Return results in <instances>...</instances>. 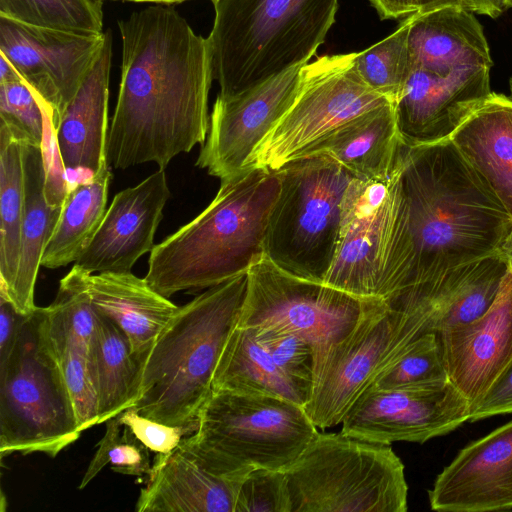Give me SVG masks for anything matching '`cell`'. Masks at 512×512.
Masks as SVG:
<instances>
[{
  "mask_svg": "<svg viewBox=\"0 0 512 512\" xmlns=\"http://www.w3.org/2000/svg\"><path fill=\"white\" fill-rule=\"evenodd\" d=\"M404 469L390 445L318 432L283 471L291 512H406Z\"/></svg>",
  "mask_w": 512,
  "mask_h": 512,
  "instance_id": "obj_8",
  "label": "cell"
},
{
  "mask_svg": "<svg viewBox=\"0 0 512 512\" xmlns=\"http://www.w3.org/2000/svg\"><path fill=\"white\" fill-rule=\"evenodd\" d=\"M88 292L96 310L119 326L144 364L179 308L130 271L90 274Z\"/></svg>",
  "mask_w": 512,
  "mask_h": 512,
  "instance_id": "obj_24",
  "label": "cell"
},
{
  "mask_svg": "<svg viewBox=\"0 0 512 512\" xmlns=\"http://www.w3.org/2000/svg\"><path fill=\"white\" fill-rule=\"evenodd\" d=\"M490 69L473 67L441 76L413 68L394 103L404 142L420 145L449 139L492 93Z\"/></svg>",
  "mask_w": 512,
  "mask_h": 512,
  "instance_id": "obj_18",
  "label": "cell"
},
{
  "mask_svg": "<svg viewBox=\"0 0 512 512\" xmlns=\"http://www.w3.org/2000/svg\"><path fill=\"white\" fill-rule=\"evenodd\" d=\"M280 189L278 170L262 167L221 180L215 198L197 217L155 245L147 283L170 298L247 273L265 257L267 226Z\"/></svg>",
  "mask_w": 512,
  "mask_h": 512,
  "instance_id": "obj_3",
  "label": "cell"
},
{
  "mask_svg": "<svg viewBox=\"0 0 512 512\" xmlns=\"http://www.w3.org/2000/svg\"><path fill=\"white\" fill-rule=\"evenodd\" d=\"M413 68L446 76L473 67L493 66L483 27L474 12L446 6L408 16Z\"/></svg>",
  "mask_w": 512,
  "mask_h": 512,
  "instance_id": "obj_23",
  "label": "cell"
},
{
  "mask_svg": "<svg viewBox=\"0 0 512 512\" xmlns=\"http://www.w3.org/2000/svg\"><path fill=\"white\" fill-rule=\"evenodd\" d=\"M23 80L12 63L0 54V83Z\"/></svg>",
  "mask_w": 512,
  "mask_h": 512,
  "instance_id": "obj_46",
  "label": "cell"
},
{
  "mask_svg": "<svg viewBox=\"0 0 512 512\" xmlns=\"http://www.w3.org/2000/svg\"><path fill=\"white\" fill-rule=\"evenodd\" d=\"M144 365L132 352L126 334L110 318L98 312L89 345V369L97 397L98 424L135 404Z\"/></svg>",
  "mask_w": 512,
  "mask_h": 512,
  "instance_id": "obj_29",
  "label": "cell"
},
{
  "mask_svg": "<svg viewBox=\"0 0 512 512\" xmlns=\"http://www.w3.org/2000/svg\"><path fill=\"white\" fill-rule=\"evenodd\" d=\"M122 421L133 434L157 454H168L176 449L186 436L196 430L186 426L166 425L141 415L133 406L120 412Z\"/></svg>",
  "mask_w": 512,
  "mask_h": 512,
  "instance_id": "obj_40",
  "label": "cell"
},
{
  "mask_svg": "<svg viewBox=\"0 0 512 512\" xmlns=\"http://www.w3.org/2000/svg\"><path fill=\"white\" fill-rule=\"evenodd\" d=\"M48 333L71 395L79 429L98 425V405L89 369L90 341L48 322Z\"/></svg>",
  "mask_w": 512,
  "mask_h": 512,
  "instance_id": "obj_34",
  "label": "cell"
},
{
  "mask_svg": "<svg viewBox=\"0 0 512 512\" xmlns=\"http://www.w3.org/2000/svg\"><path fill=\"white\" fill-rule=\"evenodd\" d=\"M508 8L506 0H468V9L474 13L497 18Z\"/></svg>",
  "mask_w": 512,
  "mask_h": 512,
  "instance_id": "obj_44",
  "label": "cell"
},
{
  "mask_svg": "<svg viewBox=\"0 0 512 512\" xmlns=\"http://www.w3.org/2000/svg\"><path fill=\"white\" fill-rule=\"evenodd\" d=\"M253 329V328H252ZM257 340L275 363L289 376L312 388L314 351L312 346L295 333L254 329Z\"/></svg>",
  "mask_w": 512,
  "mask_h": 512,
  "instance_id": "obj_39",
  "label": "cell"
},
{
  "mask_svg": "<svg viewBox=\"0 0 512 512\" xmlns=\"http://www.w3.org/2000/svg\"><path fill=\"white\" fill-rule=\"evenodd\" d=\"M118 26L122 68L107 160L116 169L148 162L165 169L206 140L214 79L208 40L169 7L133 12Z\"/></svg>",
  "mask_w": 512,
  "mask_h": 512,
  "instance_id": "obj_1",
  "label": "cell"
},
{
  "mask_svg": "<svg viewBox=\"0 0 512 512\" xmlns=\"http://www.w3.org/2000/svg\"><path fill=\"white\" fill-rule=\"evenodd\" d=\"M432 510L512 509V421L462 448L428 491Z\"/></svg>",
  "mask_w": 512,
  "mask_h": 512,
  "instance_id": "obj_19",
  "label": "cell"
},
{
  "mask_svg": "<svg viewBox=\"0 0 512 512\" xmlns=\"http://www.w3.org/2000/svg\"><path fill=\"white\" fill-rule=\"evenodd\" d=\"M446 6H459L468 9V0H416V12H424Z\"/></svg>",
  "mask_w": 512,
  "mask_h": 512,
  "instance_id": "obj_45",
  "label": "cell"
},
{
  "mask_svg": "<svg viewBox=\"0 0 512 512\" xmlns=\"http://www.w3.org/2000/svg\"><path fill=\"white\" fill-rule=\"evenodd\" d=\"M318 434L303 406L261 394L214 391L182 448L235 482L254 469L283 470Z\"/></svg>",
  "mask_w": 512,
  "mask_h": 512,
  "instance_id": "obj_6",
  "label": "cell"
},
{
  "mask_svg": "<svg viewBox=\"0 0 512 512\" xmlns=\"http://www.w3.org/2000/svg\"><path fill=\"white\" fill-rule=\"evenodd\" d=\"M507 6L512 7V0H506Z\"/></svg>",
  "mask_w": 512,
  "mask_h": 512,
  "instance_id": "obj_50",
  "label": "cell"
},
{
  "mask_svg": "<svg viewBox=\"0 0 512 512\" xmlns=\"http://www.w3.org/2000/svg\"><path fill=\"white\" fill-rule=\"evenodd\" d=\"M212 390L283 398L305 407L311 389L286 374L252 328L236 326L217 364Z\"/></svg>",
  "mask_w": 512,
  "mask_h": 512,
  "instance_id": "obj_28",
  "label": "cell"
},
{
  "mask_svg": "<svg viewBox=\"0 0 512 512\" xmlns=\"http://www.w3.org/2000/svg\"><path fill=\"white\" fill-rule=\"evenodd\" d=\"M437 335L448 380L472 408L512 362V269L483 315Z\"/></svg>",
  "mask_w": 512,
  "mask_h": 512,
  "instance_id": "obj_17",
  "label": "cell"
},
{
  "mask_svg": "<svg viewBox=\"0 0 512 512\" xmlns=\"http://www.w3.org/2000/svg\"><path fill=\"white\" fill-rule=\"evenodd\" d=\"M110 165L70 187L55 229L44 250L41 266L57 269L75 262L91 242L106 214Z\"/></svg>",
  "mask_w": 512,
  "mask_h": 512,
  "instance_id": "obj_30",
  "label": "cell"
},
{
  "mask_svg": "<svg viewBox=\"0 0 512 512\" xmlns=\"http://www.w3.org/2000/svg\"><path fill=\"white\" fill-rule=\"evenodd\" d=\"M279 196L270 214L265 258L282 270L324 282L333 263L351 181L356 177L325 154H312L278 169Z\"/></svg>",
  "mask_w": 512,
  "mask_h": 512,
  "instance_id": "obj_9",
  "label": "cell"
},
{
  "mask_svg": "<svg viewBox=\"0 0 512 512\" xmlns=\"http://www.w3.org/2000/svg\"><path fill=\"white\" fill-rule=\"evenodd\" d=\"M0 15L55 30L104 32L103 0H0Z\"/></svg>",
  "mask_w": 512,
  "mask_h": 512,
  "instance_id": "obj_33",
  "label": "cell"
},
{
  "mask_svg": "<svg viewBox=\"0 0 512 512\" xmlns=\"http://www.w3.org/2000/svg\"><path fill=\"white\" fill-rule=\"evenodd\" d=\"M106 423L104 436L79 484L84 489L108 464L113 471L136 477L149 476L152 471L149 449L133 434L117 414Z\"/></svg>",
  "mask_w": 512,
  "mask_h": 512,
  "instance_id": "obj_36",
  "label": "cell"
},
{
  "mask_svg": "<svg viewBox=\"0 0 512 512\" xmlns=\"http://www.w3.org/2000/svg\"><path fill=\"white\" fill-rule=\"evenodd\" d=\"M409 29L410 19L406 17L391 35L354 55V67L362 80L393 104L413 70Z\"/></svg>",
  "mask_w": 512,
  "mask_h": 512,
  "instance_id": "obj_32",
  "label": "cell"
},
{
  "mask_svg": "<svg viewBox=\"0 0 512 512\" xmlns=\"http://www.w3.org/2000/svg\"><path fill=\"white\" fill-rule=\"evenodd\" d=\"M449 139L512 217V97L492 92Z\"/></svg>",
  "mask_w": 512,
  "mask_h": 512,
  "instance_id": "obj_25",
  "label": "cell"
},
{
  "mask_svg": "<svg viewBox=\"0 0 512 512\" xmlns=\"http://www.w3.org/2000/svg\"><path fill=\"white\" fill-rule=\"evenodd\" d=\"M304 65L236 95H218L196 166L220 180L250 169L255 151L296 99Z\"/></svg>",
  "mask_w": 512,
  "mask_h": 512,
  "instance_id": "obj_15",
  "label": "cell"
},
{
  "mask_svg": "<svg viewBox=\"0 0 512 512\" xmlns=\"http://www.w3.org/2000/svg\"><path fill=\"white\" fill-rule=\"evenodd\" d=\"M512 413V362L488 393L472 408L469 421Z\"/></svg>",
  "mask_w": 512,
  "mask_h": 512,
  "instance_id": "obj_41",
  "label": "cell"
},
{
  "mask_svg": "<svg viewBox=\"0 0 512 512\" xmlns=\"http://www.w3.org/2000/svg\"><path fill=\"white\" fill-rule=\"evenodd\" d=\"M447 381L437 332H430L412 342L366 388L419 387Z\"/></svg>",
  "mask_w": 512,
  "mask_h": 512,
  "instance_id": "obj_35",
  "label": "cell"
},
{
  "mask_svg": "<svg viewBox=\"0 0 512 512\" xmlns=\"http://www.w3.org/2000/svg\"><path fill=\"white\" fill-rule=\"evenodd\" d=\"M395 173L387 180L355 177L351 181L343 202L335 257L324 283L361 298L380 299Z\"/></svg>",
  "mask_w": 512,
  "mask_h": 512,
  "instance_id": "obj_16",
  "label": "cell"
},
{
  "mask_svg": "<svg viewBox=\"0 0 512 512\" xmlns=\"http://www.w3.org/2000/svg\"><path fill=\"white\" fill-rule=\"evenodd\" d=\"M354 55H325L304 65L296 99L257 148L250 168L278 170L308 156L347 122L390 102L362 80Z\"/></svg>",
  "mask_w": 512,
  "mask_h": 512,
  "instance_id": "obj_12",
  "label": "cell"
},
{
  "mask_svg": "<svg viewBox=\"0 0 512 512\" xmlns=\"http://www.w3.org/2000/svg\"><path fill=\"white\" fill-rule=\"evenodd\" d=\"M212 2V72L227 97L308 63L335 22L339 0Z\"/></svg>",
  "mask_w": 512,
  "mask_h": 512,
  "instance_id": "obj_5",
  "label": "cell"
},
{
  "mask_svg": "<svg viewBox=\"0 0 512 512\" xmlns=\"http://www.w3.org/2000/svg\"><path fill=\"white\" fill-rule=\"evenodd\" d=\"M0 120L20 131L29 142L43 146L47 115L23 80L0 83Z\"/></svg>",
  "mask_w": 512,
  "mask_h": 512,
  "instance_id": "obj_37",
  "label": "cell"
},
{
  "mask_svg": "<svg viewBox=\"0 0 512 512\" xmlns=\"http://www.w3.org/2000/svg\"><path fill=\"white\" fill-rule=\"evenodd\" d=\"M25 203L18 269L10 293L4 297L22 315L37 307L34 289L46 245L55 229L62 206L49 204L45 194L46 167L43 146L29 141L24 146ZM1 296V295H0Z\"/></svg>",
  "mask_w": 512,
  "mask_h": 512,
  "instance_id": "obj_27",
  "label": "cell"
},
{
  "mask_svg": "<svg viewBox=\"0 0 512 512\" xmlns=\"http://www.w3.org/2000/svg\"><path fill=\"white\" fill-rule=\"evenodd\" d=\"M26 141L20 131L0 121V295L4 297L13 287L20 258Z\"/></svg>",
  "mask_w": 512,
  "mask_h": 512,
  "instance_id": "obj_31",
  "label": "cell"
},
{
  "mask_svg": "<svg viewBox=\"0 0 512 512\" xmlns=\"http://www.w3.org/2000/svg\"><path fill=\"white\" fill-rule=\"evenodd\" d=\"M247 284L248 272L207 288L178 308L145 362L133 405L141 415L197 430L217 364L239 321Z\"/></svg>",
  "mask_w": 512,
  "mask_h": 512,
  "instance_id": "obj_4",
  "label": "cell"
},
{
  "mask_svg": "<svg viewBox=\"0 0 512 512\" xmlns=\"http://www.w3.org/2000/svg\"><path fill=\"white\" fill-rule=\"evenodd\" d=\"M74 404L52 346L47 308L36 307L0 363V456L54 458L81 435Z\"/></svg>",
  "mask_w": 512,
  "mask_h": 512,
  "instance_id": "obj_7",
  "label": "cell"
},
{
  "mask_svg": "<svg viewBox=\"0 0 512 512\" xmlns=\"http://www.w3.org/2000/svg\"><path fill=\"white\" fill-rule=\"evenodd\" d=\"M436 332L433 319L398 296L381 301L340 342L314 362L304 409L317 428L343 417L382 369L420 336Z\"/></svg>",
  "mask_w": 512,
  "mask_h": 512,
  "instance_id": "obj_10",
  "label": "cell"
},
{
  "mask_svg": "<svg viewBox=\"0 0 512 512\" xmlns=\"http://www.w3.org/2000/svg\"><path fill=\"white\" fill-rule=\"evenodd\" d=\"M381 19H401L416 12V0H369Z\"/></svg>",
  "mask_w": 512,
  "mask_h": 512,
  "instance_id": "obj_43",
  "label": "cell"
},
{
  "mask_svg": "<svg viewBox=\"0 0 512 512\" xmlns=\"http://www.w3.org/2000/svg\"><path fill=\"white\" fill-rule=\"evenodd\" d=\"M510 96L512 97V77L509 80Z\"/></svg>",
  "mask_w": 512,
  "mask_h": 512,
  "instance_id": "obj_49",
  "label": "cell"
},
{
  "mask_svg": "<svg viewBox=\"0 0 512 512\" xmlns=\"http://www.w3.org/2000/svg\"><path fill=\"white\" fill-rule=\"evenodd\" d=\"M123 1H131V2H154V3L170 4V3L183 2V1H186V0H123Z\"/></svg>",
  "mask_w": 512,
  "mask_h": 512,
  "instance_id": "obj_48",
  "label": "cell"
},
{
  "mask_svg": "<svg viewBox=\"0 0 512 512\" xmlns=\"http://www.w3.org/2000/svg\"><path fill=\"white\" fill-rule=\"evenodd\" d=\"M234 512H291L284 471L252 470L239 485Z\"/></svg>",
  "mask_w": 512,
  "mask_h": 512,
  "instance_id": "obj_38",
  "label": "cell"
},
{
  "mask_svg": "<svg viewBox=\"0 0 512 512\" xmlns=\"http://www.w3.org/2000/svg\"><path fill=\"white\" fill-rule=\"evenodd\" d=\"M512 217L450 139L405 144L382 262V300L500 251Z\"/></svg>",
  "mask_w": 512,
  "mask_h": 512,
  "instance_id": "obj_2",
  "label": "cell"
},
{
  "mask_svg": "<svg viewBox=\"0 0 512 512\" xmlns=\"http://www.w3.org/2000/svg\"><path fill=\"white\" fill-rule=\"evenodd\" d=\"M106 37L27 25L0 15V54L42 104L53 134Z\"/></svg>",
  "mask_w": 512,
  "mask_h": 512,
  "instance_id": "obj_13",
  "label": "cell"
},
{
  "mask_svg": "<svg viewBox=\"0 0 512 512\" xmlns=\"http://www.w3.org/2000/svg\"><path fill=\"white\" fill-rule=\"evenodd\" d=\"M471 406L450 381L419 387L366 388L351 405L341 433L364 441L424 443L469 421Z\"/></svg>",
  "mask_w": 512,
  "mask_h": 512,
  "instance_id": "obj_14",
  "label": "cell"
},
{
  "mask_svg": "<svg viewBox=\"0 0 512 512\" xmlns=\"http://www.w3.org/2000/svg\"><path fill=\"white\" fill-rule=\"evenodd\" d=\"M112 33L105 41L77 93L65 108L53 134L66 170L99 171L107 160L109 79Z\"/></svg>",
  "mask_w": 512,
  "mask_h": 512,
  "instance_id": "obj_22",
  "label": "cell"
},
{
  "mask_svg": "<svg viewBox=\"0 0 512 512\" xmlns=\"http://www.w3.org/2000/svg\"><path fill=\"white\" fill-rule=\"evenodd\" d=\"M381 301L295 276L264 257L248 271L237 326L295 333L312 346L315 362Z\"/></svg>",
  "mask_w": 512,
  "mask_h": 512,
  "instance_id": "obj_11",
  "label": "cell"
},
{
  "mask_svg": "<svg viewBox=\"0 0 512 512\" xmlns=\"http://www.w3.org/2000/svg\"><path fill=\"white\" fill-rule=\"evenodd\" d=\"M500 251L508 261L509 267L512 269V229L507 236L506 240L501 246Z\"/></svg>",
  "mask_w": 512,
  "mask_h": 512,
  "instance_id": "obj_47",
  "label": "cell"
},
{
  "mask_svg": "<svg viewBox=\"0 0 512 512\" xmlns=\"http://www.w3.org/2000/svg\"><path fill=\"white\" fill-rule=\"evenodd\" d=\"M241 482L228 480L209 469L180 445L157 454L137 512H234Z\"/></svg>",
  "mask_w": 512,
  "mask_h": 512,
  "instance_id": "obj_21",
  "label": "cell"
},
{
  "mask_svg": "<svg viewBox=\"0 0 512 512\" xmlns=\"http://www.w3.org/2000/svg\"><path fill=\"white\" fill-rule=\"evenodd\" d=\"M26 316L20 314L9 300L0 296V363L6 361L12 353Z\"/></svg>",
  "mask_w": 512,
  "mask_h": 512,
  "instance_id": "obj_42",
  "label": "cell"
},
{
  "mask_svg": "<svg viewBox=\"0 0 512 512\" xmlns=\"http://www.w3.org/2000/svg\"><path fill=\"white\" fill-rule=\"evenodd\" d=\"M405 144L394 104L389 102L341 126L310 155H328L360 179L387 180L395 172Z\"/></svg>",
  "mask_w": 512,
  "mask_h": 512,
  "instance_id": "obj_26",
  "label": "cell"
},
{
  "mask_svg": "<svg viewBox=\"0 0 512 512\" xmlns=\"http://www.w3.org/2000/svg\"><path fill=\"white\" fill-rule=\"evenodd\" d=\"M169 197L165 169L117 193L75 265L90 274L131 271L155 247V232Z\"/></svg>",
  "mask_w": 512,
  "mask_h": 512,
  "instance_id": "obj_20",
  "label": "cell"
}]
</instances>
